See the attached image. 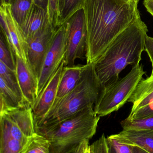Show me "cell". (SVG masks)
Instances as JSON below:
<instances>
[{
    "label": "cell",
    "instance_id": "6da1fadb",
    "mask_svg": "<svg viewBox=\"0 0 153 153\" xmlns=\"http://www.w3.org/2000/svg\"><path fill=\"white\" fill-rule=\"evenodd\" d=\"M137 5L133 0H85L87 64L94 63L140 14Z\"/></svg>",
    "mask_w": 153,
    "mask_h": 153
},
{
    "label": "cell",
    "instance_id": "7a4b0ae2",
    "mask_svg": "<svg viewBox=\"0 0 153 153\" xmlns=\"http://www.w3.org/2000/svg\"><path fill=\"white\" fill-rule=\"evenodd\" d=\"M147 26L140 14L120 33L93 63L97 76L103 86L117 81L128 65H139L145 49Z\"/></svg>",
    "mask_w": 153,
    "mask_h": 153
},
{
    "label": "cell",
    "instance_id": "3957f363",
    "mask_svg": "<svg viewBox=\"0 0 153 153\" xmlns=\"http://www.w3.org/2000/svg\"><path fill=\"white\" fill-rule=\"evenodd\" d=\"M88 64L76 87L54 103L46 117L35 125L37 134L56 126L90 105H95L98 101L104 86L96 74L93 63Z\"/></svg>",
    "mask_w": 153,
    "mask_h": 153
},
{
    "label": "cell",
    "instance_id": "277c9868",
    "mask_svg": "<svg viewBox=\"0 0 153 153\" xmlns=\"http://www.w3.org/2000/svg\"><path fill=\"white\" fill-rule=\"evenodd\" d=\"M100 117L90 105L56 126L38 134L50 142L51 153H68L92 138Z\"/></svg>",
    "mask_w": 153,
    "mask_h": 153
},
{
    "label": "cell",
    "instance_id": "5b68a950",
    "mask_svg": "<svg viewBox=\"0 0 153 153\" xmlns=\"http://www.w3.org/2000/svg\"><path fill=\"white\" fill-rule=\"evenodd\" d=\"M146 72L142 65L133 66L124 77L104 86L101 94L94 107L96 114L105 117L117 111L127 102L135 91Z\"/></svg>",
    "mask_w": 153,
    "mask_h": 153
},
{
    "label": "cell",
    "instance_id": "8992f818",
    "mask_svg": "<svg viewBox=\"0 0 153 153\" xmlns=\"http://www.w3.org/2000/svg\"><path fill=\"white\" fill-rule=\"evenodd\" d=\"M36 133L30 106L7 109L0 112L1 138L30 142Z\"/></svg>",
    "mask_w": 153,
    "mask_h": 153
},
{
    "label": "cell",
    "instance_id": "52a82bcc",
    "mask_svg": "<svg viewBox=\"0 0 153 153\" xmlns=\"http://www.w3.org/2000/svg\"><path fill=\"white\" fill-rule=\"evenodd\" d=\"M65 23L67 43L64 65L73 66L77 59L86 58L87 31L84 9L76 12Z\"/></svg>",
    "mask_w": 153,
    "mask_h": 153
},
{
    "label": "cell",
    "instance_id": "ba28073f",
    "mask_svg": "<svg viewBox=\"0 0 153 153\" xmlns=\"http://www.w3.org/2000/svg\"><path fill=\"white\" fill-rule=\"evenodd\" d=\"M66 23L55 29L45 56L38 82L37 98L64 60L66 51Z\"/></svg>",
    "mask_w": 153,
    "mask_h": 153
},
{
    "label": "cell",
    "instance_id": "9c48e42d",
    "mask_svg": "<svg viewBox=\"0 0 153 153\" xmlns=\"http://www.w3.org/2000/svg\"><path fill=\"white\" fill-rule=\"evenodd\" d=\"M1 32L3 34L15 56L28 63V42L19 24L13 16L11 4H1Z\"/></svg>",
    "mask_w": 153,
    "mask_h": 153
},
{
    "label": "cell",
    "instance_id": "30bf717a",
    "mask_svg": "<svg viewBox=\"0 0 153 153\" xmlns=\"http://www.w3.org/2000/svg\"><path fill=\"white\" fill-rule=\"evenodd\" d=\"M55 29L49 22L28 42V63L38 79Z\"/></svg>",
    "mask_w": 153,
    "mask_h": 153
},
{
    "label": "cell",
    "instance_id": "8fae6325",
    "mask_svg": "<svg viewBox=\"0 0 153 153\" xmlns=\"http://www.w3.org/2000/svg\"><path fill=\"white\" fill-rule=\"evenodd\" d=\"M64 65L63 60L31 106L35 125L46 117L54 103Z\"/></svg>",
    "mask_w": 153,
    "mask_h": 153
},
{
    "label": "cell",
    "instance_id": "7c38bea8",
    "mask_svg": "<svg viewBox=\"0 0 153 153\" xmlns=\"http://www.w3.org/2000/svg\"><path fill=\"white\" fill-rule=\"evenodd\" d=\"M16 76L25 102L29 106L34 104L37 99L38 79L28 64L15 56Z\"/></svg>",
    "mask_w": 153,
    "mask_h": 153
},
{
    "label": "cell",
    "instance_id": "4fadbf2b",
    "mask_svg": "<svg viewBox=\"0 0 153 153\" xmlns=\"http://www.w3.org/2000/svg\"><path fill=\"white\" fill-rule=\"evenodd\" d=\"M121 143L137 146L149 153H153V130L127 129L108 137Z\"/></svg>",
    "mask_w": 153,
    "mask_h": 153
},
{
    "label": "cell",
    "instance_id": "5bb4252c",
    "mask_svg": "<svg viewBox=\"0 0 153 153\" xmlns=\"http://www.w3.org/2000/svg\"><path fill=\"white\" fill-rule=\"evenodd\" d=\"M88 65L89 64L86 63L84 65H64L58 85L56 99L54 103L64 98L76 87Z\"/></svg>",
    "mask_w": 153,
    "mask_h": 153
},
{
    "label": "cell",
    "instance_id": "9a60e30c",
    "mask_svg": "<svg viewBox=\"0 0 153 153\" xmlns=\"http://www.w3.org/2000/svg\"><path fill=\"white\" fill-rule=\"evenodd\" d=\"M49 22L47 10L33 3L26 18L20 26L28 41Z\"/></svg>",
    "mask_w": 153,
    "mask_h": 153
},
{
    "label": "cell",
    "instance_id": "2e32d148",
    "mask_svg": "<svg viewBox=\"0 0 153 153\" xmlns=\"http://www.w3.org/2000/svg\"><path fill=\"white\" fill-rule=\"evenodd\" d=\"M153 102V75L143 78L137 85L128 102L133 104L130 113Z\"/></svg>",
    "mask_w": 153,
    "mask_h": 153
},
{
    "label": "cell",
    "instance_id": "e0dca14e",
    "mask_svg": "<svg viewBox=\"0 0 153 153\" xmlns=\"http://www.w3.org/2000/svg\"><path fill=\"white\" fill-rule=\"evenodd\" d=\"M27 106L29 105L20 99L4 80L0 77V112L7 109L22 108Z\"/></svg>",
    "mask_w": 153,
    "mask_h": 153
},
{
    "label": "cell",
    "instance_id": "ac0fdd59",
    "mask_svg": "<svg viewBox=\"0 0 153 153\" xmlns=\"http://www.w3.org/2000/svg\"><path fill=\"white\" fill-rule=\"evenodd\" d=\"M0 62L12 71H15V54L1 32L0 38Z\"/></svg>",
    "mask_w": 153,
    "mask_h": 153
},
{
    "label": "cell",
    "instance_id": "d6986e66",
    "mask_svg": "<svg viewBox=\"0 0 153 153\" xmlns=\"http://www.w3.org/2000/svg\"><path fill=\"white\" fill-rule=\"evenodd\" d=\"M85 1V0H64L60 11L59 27L65 24L76 12L84 9Z\"/></svg>",
    "mask_w": 153,
    "mask_h": 153
},
{
    "label": "cell",
    "instance_id": "ffe728a7",
    "mask_svg": "<svg viewBox=\"0 0 153 153\" xmlns=\"http://www.w3.org/2000/svg\"><path fill=\"white\" fill-rule=\"evenodd\" d=\"M0 77L4 80L7 85L17 94L19 98L25 102L19 85L16 72L9 69L1 62H0Z\"/></svg>",
    "mask_w": 153,
    "mask_h": 153
},
{
    "label": "cell",
    "instance_id": "44dd1931",
    "mask_svg": "<svg viewBox=\"0 0 153 153\" xmlns=\"http://www.w3.org/2000/svg\"><path fill=\"white\" fill-rule=\"evenodd\" d=\"M33 3V0H11L12 11L20 25L23 22Z\"/></svg>",
    "mask_w": 153,
    "mask_h": 153
},
{
    "label": "cell",
    "instance_id": "7402d4cb",
    "mask_svg": "<svg viewBox=\"0 0 153 153\" xmlns=\"http://www.w3.org/2000/svg\"><path fill=\"white\" fill-rule=\"evenodd\" d=\"M25 153H51L50 142L46 137L36 133Z\"/></svg>",
    "mask_w": 153,
    "mask_h": 153
},
{
    "label": "cell",
    "instance_id": "603a6c76",
    "mask_svg": "<svg viewBox=\"0 0 153 153\" xmlns=\"http://www.w3.org/2000/svg\"><path fill=\"white\" fill-rule=\"evenodd\" d=\"M121 126L124 130L127 129H149L153 130V116L139 120H122Z\"/></svg>",
    "mask_w": 153,
    "mask_h": 153
},
{
    "label": "cell",
    "instance_id": "cb8c5ba5",
    "mask_svg": "<svg viewBox=\"0 0 153 153\" xmlns=\"http://www.w3.org/2000/svg\"><path fill=\"white\" fill-rule=\"evenodd\" d=\"M47 11L49 22L55 29L57 28L60 18L59 0H48Z\"/></svg>",
    "mask_w": 153,
    "mask_h": 153
},
{
    "label": "cell",
    "instance_id": "d4e9b609",
    "mask_svg": "<svg viewBox=\"0 0 153 153\" xmlns=\"http://www.w3.org/2000/svg\"><path fill=\"white\" fill-rule=\"evenodd\" d=\"M152 116H153V102L133 113H130L127 118L128 120H139Z\"/></svg>",
    "mask_w": 153,
    "mask_h": 153
},
{
    "label": "cell",
    "instance_id": "484cf974",
    "mask_svg": "<svg viewBox=\"0 0 153 153\" xmlns=\"http://www.w3.org/2000/svg\"><path fill=\"white\" fill-rule=\"evenodd\" d=\"M89 153H108L107 140L104 134L89 146Z\"/></svg>",
    "mask_w": 153,
    "mask_h": 153
},
{
    "label": "cell",
    "instance_id": "4316f807",
    "mask_svg": "<svg viewBox=\"0 0 153 153\" xmlns=\"http://www.w3.org/2000/svg\"><path fill=\"white\" fill-rule=\"evenodd\" d=\"M107 138L113 145L117 153H134L133 146L121 143L116 140L109 137Z\"/></svg>",
    "mask_w": 153,
    "mask_h": 153
},
{
    "label": "cell",
    "instance_id": "83f0119b",
    "mask_svg": "<svg viewBox=\"0 0 153 153\" xmlns=\"http://www.w3.org/2000/svg\"><path fill=\"white\" fill-rule=\"evenodd\" d=\"M145 51L148 54L152 64V70L151 75H153V38L148 35L146 37L145 42Z\"/></svg>",
    "mask_w": 153,
    "mask_h": 153
},
{
    "label": "cell",
    "instance_id": "f1b7e54d",
    "mask_svg": "<svg viewBox=\"0 0 153 153\" xmlns=\"http://www.w3.org/2000/svg\"><path fill=\"white\" fill-rule=\"evenodd\" d=\"M89 141L90 140H85L79 145L76 148L72 150L68 153H85L89 148Z\"/></svg>",
    "mask_w": 153,
    "mask_h": 153
},
{
    "label": "cell",
    "instance_id": "f546056e",
    "mask_svg": "<svg viewBox=\"0 0 153 153\" xmlns=\"http://www.w3.org/2000/svg\"><path fill=\"white\" fill-rule=\"evenodd\" d=\"M143 3L147 11L153 16V0H144Z\"/></svg>",
    "mask_w": 153,
    "mask_h": 153
},
{
    "label": "cell",
    "instance_id": "4dcf8cb0",
    "mask_svg": "<svg viewBox=\"0 0 153 153\" xmlns=\"http://www.w3.org/2000/svg\"><path fill=\"white\" fill-rule=\"evenodd\" d=\"M33 3L36 5L45 10L47 9L48 0H33Z\"/></svg>",
    "mask_w": 153,
    "mask_h": 153
},
{
    "label": "cell",
    "instance_id": "1f68e13d",
    "mask_svg": "<svg viewBox=\"0 0 153 153\" xmlns=\"http://www.w3.org/2000/svg\"><path fill=\"white\" fill-rule=\"evenodd\" d=\"M107 140V144H108V153H117L116 151L115 147L113 146V145L111 144V143L108 140Z\"/></svg>",
    "mask_w": 153,
    "mask_h": 153
},
{
    "label": "cell",
    "instance_id": "d6a6232c",
    "mask_svg": "<svg viewBox=\"0 0 153 153\" xmlns=\"http://www.w3.org/2000/svg\"><path fill=\"white\" fill-rule=\"evenodd\" d=\"M134 153H149L137 146H133Z\"/></svg>",
    "mask_w": 153,
    "mask_h": 153
},
{
    "label": "cell",
    "instance_id": "836d02e7",
    "mask_svg": "<svg viewBox=\"0 0 153 153\" xmlns=\"http://www.w3.org/2000/svg\"><path fill=\"white\" fill-rule=\"evenodd\" d=\"M1 4H10L11 2V0H1Z\"/></svg>",
    "mask_w": 153,
    "mask_h": 153
},
{
    "label": "cell",
    "instance_id": "e575fe53",
    "mask_svg": "<svg viewBox=\"0 0 153 153\" xmlns=\"http://www.w3.org/2000/svg\"><path fill=\"white\" fill-rule=\"evenodd\" d=\"M64 0H59V9H60V13L61 9L63 7V4Z\"/></svg>",
    "mask_w": 153,
    "mask_h": 153
},
{
    "label": "cell",
    "instance_id": "d590c367",
    "mask_svg": "<svg viewBox=\"0 0 153 153\" xmlns=\"http://www.w3.org/2000/svg\"><path fill=\"white\" fill-rule=\"evenodd\" d=\"M133 1H134L135 2L138 3V1H139L140 0H133Z\"/></svg>",
    "mask_w": 153,
    "mask_h": 153
},
{
    "label": "cell",
    "instance_id": "8d00e7d4",
    "mask_svg": "<svg viewBox=\"0 0 153 153\" xmlns=\"http://www.w3.org/2000/svg\"><path fill=\"white\" fill-rule=\"evenodd\" d=\"M124 1H131V0H124Z\"/></svg>",
    "mask_w": 153,
    "mask_h": 153
}]
</instances>
